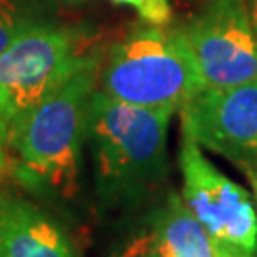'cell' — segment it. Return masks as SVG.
<instances>
[{
    "label": "cell",
    "instance_id": "obj_13",
    "mask_svg": "<svg viewBox=\"0 0 257 257\" xmlns=\"http://www.w3.org/2000/svg\"><path fill=\"white\" fill-rule=\"evenodd\" d=\"M8 172V122L0 114V179Z\"/></svg>",
    "mask_w": 257,
    "mask_h": 257
},
{
    "label": "cell",
    "instance_id": "obj_6",
    "mask_svg": "<svg viewBox=\"0 0 257 257\" xmlns=\"http://www.w3.org/2000/svg\"><path fill=\"white\" fill-rule=\"evenodd\" d=\"M183 35L206 88L257 80V31L246 0H210Z\"/></svg>",
    "mask_w": 257,
    "mask_h": 257
},
{
    "label": "cell",
    "instance_id": "obj_8",
    "mask_svg": "<svg viewBox=\"0 0 257 257\" xmlns=\"http://www.w3.org/2000/svg\"><path fill=\"white\" fill-rule=\"evenodd\" d=\"M0 257H76L71 240L27 200L0 196Z\"/></svg>",
    "mask_w": 257,
    "mask_h": 257
},
{
    "label": "cell",
    "instance_id": "obj_15",
    "mask_svg": "<svg viewBox=\"0 0 257 257\" xmlns=\"http://www.w3.org/2000/svg\"><path fill=\"white\" fill-rule=\"evenodd\" d=\"M251 183H253V194H255L257 200V164L251 168Z\"/></svg>",
    "mask_w": 257,
    "mask_h": 257
},
{
    "label": "cell",
    "instance_id": "obj_9",
    "mask_svg": "<svg viewBox=\"0 0 257 257\" xmlns=\"http://www.w3.org/2000/svg\"><path fill=\"white\" fill-rule=\"evenodd\" d=\"M149 234L156 257H215L210 236L177 193L156 210Z\"/></svg>",
    "mask_w": 257,
    "mask_h": 257
},
{
    "label": "cell",
    "instance_id": "obj_7",
    "mask_svg": "<svg viewBox=\"0 0 257 257\" xmlns=\"http://www.w3.org/2000/svg\"><path fill=\"white\" fill-rule=\"evenodd\" d=\"M181 136L230 162L257 164V80L204 88L179 109Z\"/></svg>",
    "mask_w": 257,
    "mask_h": 257
},
{
    "label": "cell",
    "instance_id": "obj_4",
    "mask_svg": "<svg viewBox=\"0 0 257 257\" xmlns=\"http://www.w3.org/2000/svg\"><path fill=\"white\" fill-rule=\"evenodd\" d=\"M97 61L84 55L71 29L50 23L31 29L0 52V114L10 124Z\"/></svg>",
    "mask_w": 257,
    "mask_h": 257
},
{
    "label": "cell",
    "instance_id": "obj_5",
    "mask_svg": "<svg viewBox=\"0 0 257 257\" xmlns=\"http://www.w3.org/2000/svg\"><path fill=\"white\" fill-rule=\"evenodd\" d=\"M179 170L185 204L210 236L215 257H257V210L249 193L181 138Z\"/></svg>",
    "mask_w": 257,
    "mask_h": 257
},
{
    "label": "cell",
    "instance_id": "obj_12",
    "mask_svg": "<svg viewBox=\"0 0 257 257\" xmlns=\"http://www.w3.org/2000/svg\"><path fill=\"white\" fill-rule=\"evenodd\" d=\"M114 257H156L151 234L141 232L138 236H134L114 253Z\"/></svg>",
    "mask_w": 257,
    "mask_h": 257
},
{
    "label": "cell",
    "instance_id": "obj_16",
    "mask_svg": "<svg viewBox=\"0 0 257 257\" xmlns=\"http://www.w3.org/2000/svg\"><path fill=\"white\" fill-rule=\"evenodd\" d=\"M48 2H55V4H80L84 0H48Z\"/></svg>",
    "mask_w": 257,
    "mask_h": 257
},
{
    "label": "cell",
    "instance_id": "obj_10",
    "mask_svg": "<svg viewBox=\"0 0 257 257\" xmlns=\"http://www.w3.org/2000/svg\"><path fill=\"white\" fill-rule=\"evenodd\" d=\"M42 23L46 21L35 0H0V52Z\"/></svg>",
    "mask_w": 257,
    "mask_h": 257
},
{
    "label": "cell",
    "instance_id": "obj_14",
    "mask_svg": "<svg viewBox=\"0 0 257 257\" xmlns=\"http://www.w3.org/2000/svg\"><path fill=\"white\" fill-rule=\"evenodd\" d=\"M246 4H248L251 23H253V27H255V31H257V0H246Z\"/></svg>",
    "mask_w": 257,
    "mask_h": 257
},
{
    "label": "cell",
    "instance_id": "obj_3",
    "mask_svg": "<svg viewBox=\"0 0 257 257\" xmlns=\"http://www.w3.org/2000/svg\"><path fill=\"white\" fill-rule=\"evenodd\" d=\"M101 86L118 101L172 112L206 88L183 29L156 25L136 29L110 50Z\"/></svg>",
    "mask_w": 257,
    "mask_h": 257
},
{
    "label": "cell",
    "instance_id": "obj_11",
    "mask_svg": "<svg viewBox=\"0 0 257 257\" xmlns=\"http://www.w3.org/2000/svg\"><path fill=\"white\" fill-rule=\"evenodd\" d=\"M112 2L136 8L139 18L147 25L166 27L172 21V6L168 0H112Z\"/></svg>",
    "mask_w": 257,
    "mask_h": 257
},
{
    "label": "cell",
    "instance_id": "obj_1",
    "mask_svg": "<svg viewBox=\"0 0 257 257\" xmlns=\"http://www.w3.org/2000/svg\"><path fill=\"white\" fill-rule=\"evenodd\" d=\"M97 63L88 65L8 124V170L31 191L71 194L76 189L86 110Z\"/></svg>",
    "mask_w": 257,
    "mask_h": 257
},
{
    "label": "cell",
    "instance_id": "obj_2",
    "mask_svg": "<svg viewBox=\"0 0 257 257\" xmlns=\"http://www.w3.org/2000/svg\"><path fill=\"white\" fill-rule=\"evenodd\" d=\"M172 114L93 90L86 110V138L92 143L97 187L105 200L134 202L164 179Z\"/></svg>",
    "mask_w": 257,
    "mask_h": 257
}]
</instances>
